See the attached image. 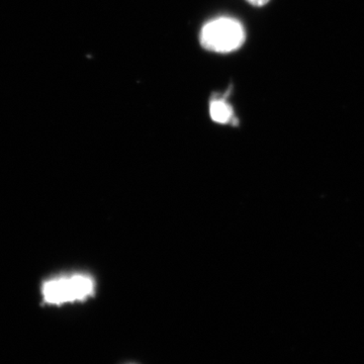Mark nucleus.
I'll use <instances>...</instances> for the list:
<instances>
[{
  "instance_id": "1",
  "label": "nucleus",
  "mask_w": 364,
  "mask_h": 364,
  "mask_svg": "<svg viewBox=\"0 0 364 364\" xmlns=\"http://www.w3.org/2000/svg\"><path fill=\"white\" fill-rule=\"evenodd\" d=\"M97 291V282L88 273L74 272L58 275L44 282L43 299L48 305L81 303L92 298Z\"/></svg>"
},
{
  "instance_id": "2",
  "label": "nucleus",
  "mask_w": 364,
  "mask_h": 364,
  "mask_svg": "<svg viewBox=\"0 0 364 364\" xmlns=\"http://www.w3.org/2000/svg\"><path fill=\"white\" fill-rule=\"evenodd\" d=\"M200 42L208 51L226 54L242 47L245 42V30L236 18L223 16L203 26Z\"/></svg>"
},
{
  "instance_id": "3",
  "label": "nucleus",
  "mask_w": 364,
  "mask_h": 364,
  "mask_svg": "<svg viewBox=\"0 0 364 364\" xmlns=\"http://www.w3.org/2000/svg\"><path fill=\"white\" fill-rule=\"evenodd\" d=\"M210 116L215 123L223 126H239L234 107L228 102L226 95L213 97L210 102Z\"/></svg>"
},
{
  "instance_id": "4",
  "label": "nucleus",
  "mask_w": 364,
  "mask_h": 364,
  "mask_svg": "<svg viewBox=\"0 0 364 364\" xmlns=\"http://www.w3.org/2000/svg\"><path fill=\"white\" fill-rule=\"evenodd\" d=\"M247 1L254 6H263L267 4L270 0H247Z\"/></svg>"
}]
</instances>
